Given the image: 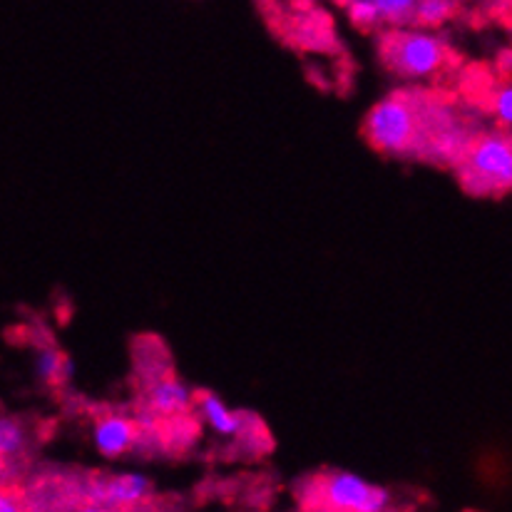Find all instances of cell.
<instances>
[{"mask_svg": "<svg viewBox=\"0 0 512 512\" xmlns=\"http://www.w3.org/2000/svg\"><path fill=\"white\" fill-rule=\"evenodd\" d=\"M455 122L450 107H435L416 92H393L368 112L363 132L383 155L428 160L435 137Z\"/></svg>", "mask_w": 512, "mask_h": 512, "instance_id": "1", "label": "cell"}, {"mask_svg": "<svg viewBox=\"0 0 512 512\" xmlns=\"http://www.w3.org/2000/svg\"><path fill=\"white\" fill-rule=\"evenodd\" d=\"M152 483L147 475L127 473L112 478H95L87 485V498L92 503H105V508H130L150 498Z\"/></svg>", "mask_w": 512, "mask_h": 512, "instance_id": "5", "label": "cell"}, {"mask_svg": "<svg viewBox=\"0 0 512 512\" xmlns=\"http://www.w3.org/2000/svg\"><path fill=\"white\" fill-rule=\"evenodd\" d=\"M189 406H192V391L177 378L155 381L147 393V411L157 416H179Z\"/></svg>", "mask_w": 512, "mask_h": 512, "instance_id": "7", "label": "cell"}, {"mask_svg": "<svg viewBox=\"0 0 512 512\" xmlns=\"http://www.w3.org/2000/svg\"><path fill=\"white\" fill-rule=\"evenodd\" d=\"M306 495H301V508L331 510V512H381L391 505V493L376 483L356 473L314 475L304 485Z\"/></svg>", "mask_w": 512, "mask_h": 512, "instance_id": "2", "label": "cell"}, {"mask_svg": "<svg viewBox=\"0 0 512 512\" xmlns=\"http://www.w3.org/2000/svg\"><path fill=\"white\" fill-rule=\"evenodd\" d=\"M460 182L475 197H498L512 189V135L490 132L475 137L460 162Z\"/></svg>", "mask_w": 512, "mask_h": 512, "instance_id": "3", "label": "cell"}, {"mask_svg": "<svg viewBox=\"0 0 512 512\" xmlns=\"http://www.w3.org/2000/svg\"><path fill=\"white\" fill-rule=\"evenodd\" d=\"M23 445H25L23 428H20L15 421L3 418V426H0V455H3V460H8L10 455H13V458L15 455H20Z\"/></svg>", "mask_w": 512, "mask_h": 512, "instance_id": "12", "label": "cell"}, {"mask_svg": "<svg viewBox=\"0 0 512 512\" xmlns=\"http://www.w3.org/2000/svg\"><path fill=\"white\" fill-rule=\"evenodd\" d=\"M197 406L199 411H202L204 421L212 426L214 433L224 435V438H237V435H242V430L247 428L242 413L229 411L227 403L219 396H214V393H199Z\"/></svg>", "mask_w": 512, "mask_h": 512, "instance_id": "8", "label": "cell"}, {"mask_svg": "<svg viewBox=\"0 0 512 512\" xmlns=\"http://www.w3.org/2000/svg\"><path fill=\"white\" fill-rule=\"evenodd\" d=\"M381 58L398 78L421 80L443 68L448 60V45L433 33L393 28L381 35Z\"/></svg>", "mask_w": 512, "mask_h": 512, "instance_id": "4", "label": "cell"}, {"mask_svg": "<svg viewBox=\"0 0 512 512\" xmlns=\"http://www.w3.org/2000/svg\"><path fill=\"white\" fill-rule=\"evenodd\" d=\"M137 440H140V426H137V421H130L125 416L100 418L95 423V430H92V443H95L97 453L110 460L130 453Z\"/></svg>", "mask_w": 512, "mask_h": 512, "instance_id": "6", "label": "cell"}, {"mask_svg": "<svg viewBox=\"0 0 512 512\" xmlns=\"http://www.w3.org/2000/svg\"><path fill=\"white\" fill-rule=\"evenodd\" d=\"M381 10V20L391 28H406V25H416L418 3L421 0H373Z\"/></svg>", "mask_w": 512, "mask_h": 512, "instance_id": "10", "label": "cell"}, {"mask_svg": "<svg viewBox=\"0 0 512 512\" xmlns=\"http://www.w3.org/2000/svg\"><path fill=\"white\" fill-rule=\"evenodd\" d=\"M503 3H505V5H508V8L512 10V0H503Z\"/></svg>", "mask_w": 512, "mask_h": 512, "instance_id": "17", "label": "cell"}, {"mask_svg": "<svg viewBox=\"0 0 512 512\" xmlns=\"http://www.w3.org/2000/svg\"><path fill=\"white\" fill-rule=\"evenodd\" d=\"M20 500H18V495H13V498H10V493H3L0 495V512H20L23 510V505H18Z\"/></svg>", "mask_w": 512, "mask_h": 512, "instance_id": "15", "label": "cell"}, {"mask_svg": "<svg viewBox=\"0 0 512 512\" xmlns=\"http://www.w3.org/2000/svg\"><path fill=\"white\" fill-rule=\"evenodd\" d=\"M336 3H341V5H351V3H356V0H336Z\"/></svg>", "mask_w": 512, "mask_h": 512, "instance_id": "16", "label": "cell"}, {"mask_svg": "<svg viewBox=\"0 0 512 512\" xmlns=\"http://www.w3.org/2000/svg\"><path fill=\"white\" fill-rule=\"evenodd\" d=\"M348 18H351V23L356 28L363 30L376 28L378 23H383L381 10H378V5L373 0H356V3L348 5Z\"/></svg>", "mask_w": 512, "mask_h": 512, "instance_id": "13", "label": "cell"}, {"mask_svg": "<svg viewBox=\"0 0 512 512\" xmlns=\"http://www.w3.org/2000/svg\"><path fill=\"white\" fill-rule=\"evenodd\" d=\"M458 8V0H421L418 3V13H416V25H435L445 23L450 15L455 13Z\"/></svg>", "mask_w": 512, "mask_h": 512, "instance_id": "11", "label": "cell"}, {"mask_svg": "<svg viewBox=\"0 0 512 512\" xmlns=\"http://www.w3.org/2000/svg\"><path fill=\"white\" fill-rule=\"evenodd\" d=\"M73 371V363L63 353L55 351V348H43L38 358H35V376L43 383H48V386H60V383H65L73 376Z\"/></svg>", "mask_w": 512, "mask_h": 512, "instance_id": "9", "label": "cell"}, {"mask_svg": "<svg viewBox=\"0 0 512 512\" xmlns=\"http://www.w3.org/2000/svg\"><path fill=\"white\" fill-rule=\"evenodd\" d=\"M493 115L500 122V127L512 130V85L500 87L493 97Z\"/></svg>", "mask_w": 512, "mask_h": 512, "instance_id": "14", "label": "cell"}]
</instances>
